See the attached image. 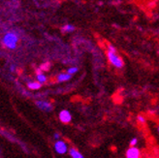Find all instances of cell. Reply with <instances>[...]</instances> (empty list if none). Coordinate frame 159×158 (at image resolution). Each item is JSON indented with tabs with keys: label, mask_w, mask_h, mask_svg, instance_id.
<instances>
[{
	"label": "cell",
	"mask_w": 159,
	"mask_h": 158,
	"mask_svg": "<svg viewBox=\"0 0 159 158\" xmlns=\"http://www.w3.org/2000/svg\"><path fill=\"white\" fill-rule=\"evenodd\" d=\"M107 57H108L109 62L114 67H116L117 69L123 68L124 62H123L122 58L117 54V52H116L115 47L113 45H111V44L108 45V48H107Z\"/></svg>",
	"instance_id": "1"
},
{
	"label": "cell",
	"mask_w": 159,
	"mask_h": 158,
	"mask_svg": "<svg viewBox=\"0 0 159 158\" xmlns=\"http://www.w3.org/2000/svg\"><path fill=\"white\" fill-rule=\"evenodd\" d=\"M18 42L19 37L14 32H7L2 38V44L4 45L5 48L9 50H15L17 48Z\"/></svg>",
	"instance_id": "2"
},
{
	"label": "cell",
	"mask_w": 159,
	"mask_h": 158,
	"mask_svg": "<svg viewBox=\"0 0 159 158\" xmlns=\"http://www.w3.org/2000/svg\"><path fill=\"white\" fill-rule=\"evenodd\" d=\"M54 151L57 154L63 155L69 152V148L65 142H63L61 140H57V141H55V143H54Z\"/></svg>",
	"instance_id": "3"
},
{
	"label": "cell",
	"mask_w": 159,
	"mask_h": 158,
	"mask_svg": "<svg viewBox=\"0 0 159 158\" xmlns=\"http://www.w3.org/2000/svg\"><path fill=\"white\" fill-rule=\"evenodd\" d=\"M58 118L62 123L67 124L70 123L71 120H72V115H71V113L68 110H62L58 114Z\"/></svg>",
	"instance_id": "4"
},
{
	"label": "cell",
	"mask_w": 159,
	"mask_h": 158,
	"mask_svg": "<svg viewBox=\"0 0 159 158\" xmlns=\"http://www.w3.org/2000/svg\"><path fill=\"white\" fill-rule=\"evenodd\" d=\"M35 105L37 106L38 109H40L41 111H44V112H51L52 110V103L45 100H37L35 102Z\"/></svg>",
	"instance_id": "5"
},
{
	"label": "cell",
	"mask_w": 159,
	"mask_h": 158,
	"mask_svg": "<svg viewBox=\"0 0 159 158\" xmlns=\"http://www.w3.org/2000/svg\"><path fill=\"white\" fill-rule=\"evenodd\" d=\"M126 158H141V151L136 147H130L126 151Z\"/></svg>",
	"instance_id": "6"
},
{
	"label": "cell",
	"mask_w": 159,
	"mask_h": 158,
	"mask_svg": "<svg viewBox=\"0 0 159 158\" xmlns=\"http://www.w3.org/2000/svg\"><path fill=\"white\" fill-rule=\"evenodd\" d=\"M72 78V75H70L69 73H59L57 76V81L58 83H64V82H67L69 81L70 79Z\"/></svg>",
	"instance_id": "7"
},
{
	"label": "cell",
	"mask_w": 159,
	"mask_h": 158,
	"mask_svg": "<svg viewBox=\"0 0 159 158\" xmlns=\"http://www.w3.org/2000/svg\"><path fill=\"white\" fill-rule=\"evenodd\" d=\"M27 88L31 90H38L42 88V84L39 83L38 81H35V82H28L27 83Z\"/></svg>",
	"instance_id": "8"
},
{
	"label": "cell",
	"mask_w": 159,
	"mask_h": 158,
	"mask_svg": "<svg viewBox=\"0 0 159 158\" xmlns=\"http://www.w3.org/2000/svg\"><path fill=\"white\" fill-rule=\"evenodd\" d=\"M1 134L2 135L6 138V139H8L9 141H11V142H13V143H17V144H19V145H20L21 144V142H20L18 139H16L14 136H12L10 133H8L7 131H5V130H1Z\"/></svg>",
	"instance_id": "9"
},
{
	"label": "cell",
	"mask_w": 159,
	"mask_h": 158,
	"mask_svg": "<svg viewBox=\"0 0 159 158\" xmlns=\"http://www.w3.org/2000/svg\"><path fill=\"white\" fill-rule=\"evenodd\" d=\"M69 154H70V156L72 157V158H84V155L75 147L69 148Z\"/></svg>",
	"instance_id": "10"
},
{
	"label": "cell",
	"mask_w": 159,
	"mask_h": 158,
	"mask_svg": "<svg viewBox=\"0 0 159 158\" xmlns=\"http://www.w3.org/2000/svg\"><path fill=\"white\" fill-rule=\"evenodd\" d=\"M36 81H38L39 83H41L42 84H46L48 81V78L45 74H43L42 72H38L36 75Z\"/></svg>",
	"instance_id": "11"
},
{
	"label": "cell",
	"mask_w": 159,
	"mask_h": 158,
	"mask_svg": "<svg viewBox=\"0 0 159 158\" xmlns=\"http://www.w3.org/2000/svg\"><path fill=\"white\" fill-rule=\"evenodd\" d=\"M76 29V27L72 25H63L61 30H62V32H64V33H69V32H73V31Z\"/></svg>",
	"instance_id": "12"
},
{
	"label": "cell",
	"mask_w": 159,
	"mask_h": 158,
	"mask_svg": "<svg viewBox=\"0 0 159 158\" xmlns=\"http://www.w3.org/2000/svg\"><path fill=\"white\" fill-rule=\"evenodd\" d=\"M78 71H79V69L77 68V67H70V68H68L67 69V71H66V72L67 73H69L70 75H75L76 73H78Z\"/></svg>",
	"instance_id": "13"
},
{
	"label": "cell",
	"mask_w": 159,
	"mask_h": 158,
	"mask_svg": "<svg viewBox=\"0 0 159 158\" xmlns=\"http://www.w3.org/2000/svg\"><path fill=\"white\" fill-rule=\"evenodd\" d=\"M137 120H138L139 123H145V122H146V118H145L144 115H139L137 116Z\"/></svg>",
	"instance_id": "14"
},
{
	"label": "cell",
	"mask_w": 159,
	"mask_h": 158,
	"mask_svg": "<svg viewBox=\"0 0 159 158\" xmlns=\"http://www.w3.org/2000/svg\"><path fill=\"white\" fill-rule=\"evenodd\" d=\"M137 143H138V139H137V138H133V139L130 141V146H131V147H136Z\"/></svg>",
	"instance_id": "15"
},
{
	"label": "cell",
	"mask_w": 159,
	"mask_h": 158,
	"mask_svg": "<svg viewBox=\"0 0 159 158\" xmlns=\"http://www.w3.org/2000/svg\"><path fill=\"white\" fill-rule=\"evenodd\" d=\"M53 138H54V140H55V141H57V140H59V139H60V135H59L58 133H54Z\"/></svg>",
	"instance_id": "16"
},
{
	"label": "cell",
	"mask_w": 159,
	"mask_h": 158,
	"mask_svg": "<svg viewBox=\"0 0 159 158\" xmlns=\"http://www.w3.org/2000/svg\"><path fill=\"white\" fill-rule=\"evenodd\" d=\"M157 132H158V134H159V125L157 126Z\"/></svg>",
	"instance_id": "17"
}]
</instances>
